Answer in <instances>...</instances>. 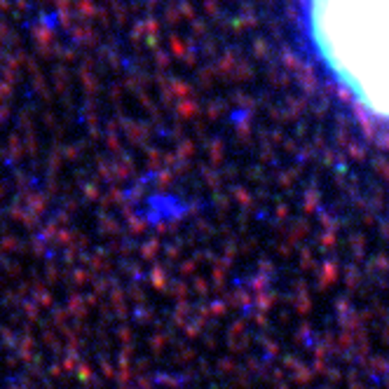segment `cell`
Here are the masks:
<instances>
[{"label":"cell","instance_id":"cell-1","mask_svg":"<svg viewBox=\"0 0 389 389\" xmlns=\"http://www.w3.org/2000/svg\"><path fill=\"white\" fill-rule=\"evenodd\" d=\"M308 29L347 94L389 120V0H308Z\"/></svg>","mask_w":389,"mask_h":389}]
</instances>
